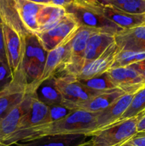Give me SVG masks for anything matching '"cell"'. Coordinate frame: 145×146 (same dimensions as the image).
Here are the masks:
<instances>
[{
  "label": "cell",
  "instance_id": "24",
  "mask_svg": "<svg viewBox=\"0 0 145 146\" xmlns=\"http://www.w3.org/2000/svg\"><path fill=\"white\" fill-rule=\"evenodd\" d=\"M109 5L132 14H145V0H112Z\"/></svg>",
  "mask_w": 145,
  "mask_h": 146
},
{
  "label": "cell",
  "instance_id": "37",
  "mask_svg": "<svg viewBox=\"0 0 145 146\" xmlns=\"http://www.w3.org/2000/svg\"><path fill=\"white\" fill-rule=\"evenodd\" d=\"M145 51V48H144V51Z\"/></svg>",
  "mask_w": 145,
  "mask_h": 146
},
{
  "label": "cell",
  "instance_id": "19",
  "mask_svg": "<svg viewBox=\"0 0 145 146\" xmlns=\"http://www.w3.org/2000/svg\"><path fill=\"white\" fill-rule=\"evenodd\" d=\"M124 94H125V93L119 88L101 93L87 102L80 105L77 109L83 110L91 113H98L109 107Z\"/></svg>",
  "mask_w": 145,
  "mask_h": 146
},
{
  "label": "cell",
  "instance_id": "23",
  "mask_svg": "<svg viewBox=\"0 0 145 146\" xmlns=\"http://www.w3.org/2000/svg\"><path fill=\"white\" fill-rule=\"evenodd\" d=\"M145 111V86L136 93L132 98L129 106L125 113L121 117L120 120L133 118L142 113Z\"/></svg>",
  "mask_w": 145,
  "mask_h": 146
},
{
  "label": "cell",
  "instance_id": "14",
  "mask_svg": "<svg viewBox=\"0 0 145 146\" xmlns=\"http://www.w3.org/2000/svg\"><path fill=\"white\" fill-rule=\"evenodd\" d=\"M115 43L119 51H143L145 48V24L123 30L115 35Z\"/></svg>",
  "mask_w": 145,
  "mask_h": 146
},
{
  "label": "cell",
  "instance_id": "28",
  "mask_svg": "<svg viewBox=\"0 0 145 146\" xmlns=\"http://www.w3.org/2000/svg\"><path fill=\"white\" fill-rule=\"evenodd\" d=\"M0 63L9 68L8 61H7V54H6L5 43H4V32H3V24L1 20H0Z\"/></svg>",
  "mask_w": 145,
  "mask_h": 146
},
{
  "label": "cell",
  "instance_id": "7",
  "mask_svg": "<svg viewBox=\"0 0 145 146\" xmlns=\"http://www.w3.org/2000/svg\"><path fill=\"white\" fill-rule=\"evenodd\" d=\"M3 32L7 61L11 75L14 76L21 66L25 53L26 38H23L18 33L4 24H3Z\"/></svg>",
  "mask_w": 145,
  "mask_h": 146
},
{
  "label": "cell",
  "instance_id": "36",
  "mask_svg": "<svg viewBox=\"0 0 145 146\" xmlns=\"http://www.w3.org/2000/svg\"><path fill=\"white\" fill-rule=\"evenodd\" d=\"M0 146H14V145H4V144H3V143H0Z\"/></svg>",
  "mask_w": 145,
  "mask_h": 146
},
{
  "label": "cell",
  "instance_id": "33",
  "mask_svg": "<svg viewBox=\"0 0 145 146\" xmlns=\"http://www.w3.org/2000/svg\"><path fill=\"white\" fill-rule=\"evenodd\" d=\"M137 132L145 133V111L140 113V118L137 124Z\"/></svg>",
  "mask_w": 145,
  "mask_h": 146
},
{
  "label": "cell",
  "instance_id": "18",
  "mask_svg": "<svg viewBox=\"0 0 145 146\" xmlns=\"http://www.w3.org/2000/svg\"><path fill=\"white\" fill-rule=\"evenodd\" d=\"M65 14V8L48 4H43L37 17L38 28L37 33L45 31L55 27L61 21Z\"/></svg>",
  "mask_w": 145,
  "mask_h": 146
},
{
  "label": "cell",
  "instance_id": "1",
  "mask_svg": "<svg viewBox=\"0 0 145 146\" xmlns=\"http://www.w3.org/2000/svg\"><path fill=\"white\" fill-rule=\"evenodd\" d=\"M97 113L77 109L64 118L49 123L41 124L18 133L13 134L1 143L11 145L40 137L62 134H85L90 137L97 131Z\"/></svg>",
  "mask_w": 145,
  "mask_h": 146
},
{
  "label": "cell",
  "instance_id": "27",
  "mask_svg": "<svg viewBox=\"0 0 145 146\" xmlns=\"http://www.w3.org/2000/svg\"><path fill=\"white\" fill-rule=\"evenodd\" d=\"M13 76L9 68L0 63V91L5 88L12 80Z\"/></svg>",
  "mask_w": 145,
  "mask_h": 146
},
{
  "label": "cell",
  "instance_id": "22",
  "mask_svg": "<svg viewBox=\"0 0 145 146\" xmlns=\"http://www.w3.org/2000/svg\"><path fill=\"white\" fill-rule=\"evenodd\" d=\"M28 91L26 89L20 90L0 98V121L9 113L11 109L23 101Z\"/></svg>",
  "mask_w": 145,
  "mask_h": 146
},
{
  "label": "cell",
  "instance_id": "30",
  "mask_svg": "<svg viewBox=\"0 0 145 146\" xmlns=\"http://www.w3.org/2000/svg\"><path fill=\"white\" fill-rule=\"evenodd\" d=\"M122 146H145V133H138Z\"/></svg>",
  "mask_w": 145,
  "mask_h": 146
},
{
  "label": "cell",
  "instance_id": "21",
  "mask_svg": "<svg viewBox=\"0 0 145 146\" xmlns=\"http://www.w3.org/2000/svg\"><path fill=\"white\" fill-rule=\"evenodd\" d=\"M79 81L88 89L97 93L106 92L117 88L107 72L92 77L89 79L79 80Z\"/></svg>",
  "mask_w": 145,
  "mask_h": 146
},
{
  "label": "cell",
  "instance_id": "3",
  "mask_svg": "<svg viewBox=\"0 0 145 146\" xmlns=\"http://www.w3.org/2000/svg\"><path fill=\"white\" fill-rule=\"evenodd\" d=\"M55 86L62 97V104L73 110L101 93L88 89L78 78L72 75H61L55 77Z\"/></svg>",
  "mask_w": 145,
  "mask_h": 146
},
{
  "label": "cell",
  "instance_id": "25",
  "mask_svg": "<svg viewBox=\"0 0 145 146\" xmlns=\"http://www.w3.org/2000/svg\"><path fill=\"white\" fill-rule=\"evenodd\" d=\"M144 59H145V51L122 50L117 55L112 67L129 66Z\"/></svg>",
  "mask_w": 145,
  "mask_h": 146
},
{
  "label": "cell",
  "instance_id": "12",
  "mask_svg": "<svg viewBox=\"0 0 145 146\" xmlns=\"http://www.w3.org/2000/svg\"><path fill=\"white\" fill-rule=\"evenodd\" d=\"M96 9H98L106 18L123 30L145 24V14H129L109 4L97 7Z\"/></svg>",
  "mask_w": 145,
  "mask_h": 146
},
{
  "label": "cell",
  "instance_id": "13",
  "mask_svg": "<svg viewBox=\"0 0 145 146\" xmlns=\"http://www.w3.org/2000/svg\"><path fill=\"white\" fill-rule=\"evenodd\" d=\"M85 134H62L40 137L31 141L17 143L14 146H77L87 141Z\"/></svg>",
  "mask_w": 145,
  "mask_h": 146
},
{
  "label": "cell",
  "instance_id": "9",
  "mask_svg": "<svg viewBox=\"0 0 145 146\" xmlns=\"http://www.w3.org/2000/svg\"><path fill=\"white\" fill-rule=\"evenodd\" d=\"M119 51L115 41L99 57L85 63L76 75V78L79 80H86L107 72L113 66Z\"/></svg>",
  "mask_w": 145,
  "mask_h": 146
},
{
  "label": "cell",
  "instance_id": "32",
  "mask_svg": "<svg viewBox=\"0 0 145 146\" xmlns=\"http://www.w3.org/2000/svg\"><path fill=\"white\" fill-rule=\"evenodd\" d=\"M130 66H132V68L136 70L141 74V76H142V78H143L144 81L145 82V59L139 61V62L136 63V64H132Z\"/></svg>",
  "mask_w": 145,
  "mask_h": 146
},
{
  "label": "cell",
  "instance_id": "31",
  "mask_svg": "<svg viewBox=\"0 0 145 146\" xmlns=\"http://www.w3.org/2000/svg\"><path fill=\"white\" fill-rule=\"evenodd\" d=\"M74 0H48V4L55 6V7L66 8L68 6L71 5Z\"/></svg>",
  "mask_w": 145,
  "mask_h": 146
},
{
  "label": "cell",
  "instance_id": "20",
  "mask_svg": "<svg viewBox=\"0 0 145 146\" xmlns=\"http://www.w3.org/2000/svg\"><path fill=\"white\" fill-rule=\"evenodd\" d=\"M35 93L38 100L48 106L62 104V97L55 86V77L40 84Z\"/></svg>",
  "mask_w": 145,
  "mask_h": 146
},
{
  "label": "cell",
  "instance_id": "34",
  "mask_svg": "<svg viewBox=\"0 0 145 146\" xmlns=\"http://www.w3.org/2000/svg\"><path fill=\"white\" fill-rule=\"evenodd\" d=\"M28 1H33V2L38 3V4H48V0H28Z\"/></svg>",
  "mask_w": 145,
  "mask_h": 146
},
{
  "label": "cell",
  "instance_id": "17",
  "mask_svg": "<svg viewBox=\"0 0 145 146\" xmlns=\"http://www.w3.org/2000/svg\"><path fill=\"white\" fill-rule=\"evenodd\" d=\"M115 41V35L110 33L96 31L90 36L84 54V63L95 59Z\"/></svg>",
  "mask_w": 145,
  "mask_h": 146
},
{
  "label": "cell",
  "instance_id": "29",
  "mask_svg": "<svg viewBox=\"0 0 145 146\" xmlns=\"http://www.w3.org/2000/svg\"><path fill=\"white\" fill-rule=\"evenodd\" d=\"M112 0H74V2L85 7L96 8L110 4Z\"/></svg>",
  "mask_w": 145,
  "mask_h": 146
},
{
  "label": "cell",
  "instance_id": "6",
  "mask_svg": "<svg viewBox=\"0 0 145 146\" xmlns=\"http://www.w3.org/2000/svg\"><path fill=\"white\" fill-rule=\"evenodd\" d=\"M79 27L73 16L66 12L57 25L45 31L37 33L35 35L43 48L48 52L63 42Z\"/></svg>",
  "mask_w": 145,
  "mask_h": 146
},
{
  "label": "cell",
  "instance_id": "8",
  "mask_svg": "<svg viewBox=\"0 0 145 146\" xmlns=\"http://www.w3.org/2000/svg\"><path fill=\"white\" fill-rule=\"evenodd\" d=\"M107 73L117 88L125 94L136 93L145 86L141 74L130 66L112 67Z\"/></svg>",
  "mask_w": 145,
  "mask_h": 146
},
{
  "label": "cell",
  "instance_id": "15",
  "mask_svg": "<svg viewBox=\"0 0 145 146\" xmlns=\"http://www.w3.org/2000/svg\"><path fill=\"white\" fill-rule=\"evenodd\" d=\"M48 111V106L38 100L36 95V93L34 92L33 94L30 108L28 109V112L22 117L18 128L13 134L18 133L21 131H26L34 126L43 124L46 118Z\"/></svg>",
  "mask_w": 145,
  "mask_h": 146
},
{
  "label": "cell",
  "instance_id": "5",
  "mask_svg": "<svg viewBox=\"0 0 145 146\" xmlns=\"http://www.w3.org/2000/svg\"><path fill=\"white\" fill-rule=\"evenodd\" d=\"M65 9L66 12L73 16L80 27H88L115 35L123 31L120 27L106 18L98 9L85 7L73 1Z\"/></svg>",
  "mask_w": 145,
  "mask_h": 146
},
{
  "label": "cell",
  "instance_id": "16",
  "mask_svg": "<svg viewBox=\"0 0 145 146\" xmlns=\"http://www.w3.org/2000/svg\"><path fill=\"white\" fill-rule=\"evenodd\" d=\"M14 6L18 17L24 28L30 34L38 32L37 17L42 4L28 0H14Z\"/></svg>",
  "mask_w": 145,
  "mask_h": 146
},
{
  "label": "cell",
  "instance_id": "11",
  "mask_svg": "<svg viewBox=\"0 0 145 146\" xmlns=\"http://www.w3.org/2000/svg\"><path fill=\"white\" fill-rule=\"evenodd\" d=\"M34 93H27L23 101L0 121V143H2L16 131L22 117L30 108Z\"/></svg>",
  "mask_w": 145,
  "mask_h": 146
},
{
  "label": "cell",
  "instance_id": "2",
  "mask_svg": "<svg viewBox=\"0 0 145 146\" xmlns=\"http://www.w3.org/2000/svg\"><path fill=\"white\" fill-rule=\"evenodd\" d=\"M139 118L140 114L95 131L90 139L92 146H122L137 133Z\"/></svg>",
  "mask_w": 145,
  "mask_h": 146
},
{
  "label": "cell",
  "instance_id": "10",
  "mask_svg": "<svg viewBox=\"0 0 145 146\" xmlns=\"http://www.w3.org/2000/svg\"><path fill=\"white\" fill-rule=\"evenodd\" d=\"M136 93L125 94L105 110L97 113V131L118 122L127 110Z\"/></svg>",
  "mask_w": 145,
  "mask_h": 146
},
{
  "label": "cell",
  "instance_id": "4",
  "mask_svg": "<svg viewBox=\"0 0 145 146\" xmlns=\"http://www.w3.org/2000/svg\"><path fill=\"white\" fill-rule=\"evenodd\" d=\"M78 29L73 31L58 46L48 51L42 74L38 79L27 85L26 90L28 92H35L40 84L52 77H55L66 65L69 61L71 41Z\"/></svg>",
  "mask_w": 145,
  "mask_h": 146
},
{
  "label": "cell",
  "instance_id": "26",
  "mask_svg": "<svg viewBox=\"0 0 145 146\" xmlns=\"http://www.w3.org/2000/svg\"><path fill=\"white\" fill-rule=\"evenodd\" d=\"M73 111H75V110L71 109V108L65 106L63 105H61V104L50 106H48L47 116L43 124L49 123L63 119L65 117L70 115Z\"/></svg>",
  "mask_w": 145,
  "mask_h": 146
},
{
  "label": "cell",
  "instance_id": "35",
  "mask_svg": "<svg viewBox=\"0 0 145 146\" xmlns=\"http://www.w3.org/2000/svg\"><path fill=\"white\" fill-rule=\"evenodd\" d=\"M77 146H92V142L90 141V140H89V141H85V142L83 143L80 144V145H77Z\"/></svg>",
  "mask_w": 145,
  "mask_h": 146
}]
</instances>
